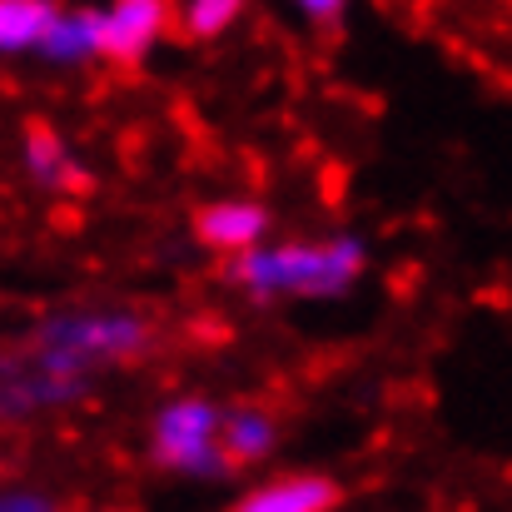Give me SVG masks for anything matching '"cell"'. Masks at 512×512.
<instances>
[{
  "instance_id": "9c48e42d",
  "label": "cell",
  "mask_w": 512,
  "mask_h": 512,
  "mask_svg": "<svg viewBox=\"0 0 512 512\" xmlns=\"http://www.w3.org/2000/svg\"><path fill=\"white\" fill-rule=\"evenodd\" d=\"M60 25L55 5H40V0H0V45L5 50H20L30 40L45 45V35Z\"/></svg>"
},
{
  "instance_id": "6da1fadb",
  "label": "cell",
  "mask_w": 512,
  "mask_h": 512,
  "mask_svg": "<svg viewBox=\"0 0 512 512\" xmlns=\"http://www.w3.org/2000/svg\"><path fill=\"white\" fill-rule=\"evenodd\" d=\"M363 269L358 244H289L274 254H244L229 274L249 284L254 294L294 289V294H339L343 284Z\"/></svg>"
},
{
  "instance_id": "7a4b0ae2",
  "label": "cell",
  "mask_w": 512,
  "mask_h": 512,
  "mask_svg": "<svg viewBox=\"0 0 512 512\" xmlns=\"http://www.w3.org/2000/svg\"><path fill=\"white\" fill-rule=\"evenodd\" d=\"M50 358L65 368L75 358H140L150 348V329L135 319H80L50 329Z\"/></svg>"
},
{
  "instance_id": "8992f818",
  "label": "cell",
  "mask_w": 512,
  "mask_h": 512,
  "mask_svg": "<svg viewBox=\"0 0 512 512\" xmlns=\"http://www.w3.org/2000/svg\"><path fill=\"white\" fill-rule=\"evenodd\" d=\"M269 229V214L259 204H204L194 209V234L209 249H249Z\"/></svg>"
},
{
  "instance_id": "3957f363",
  "label": "cell",
  "mask_w": 512,
  "mask_h": 512,
  "mask_svg": "<svg viewBox=\"0 0 512 512\" xmlns=\"http://www.w3.org/2000/svg\"><path fill=\"white\" fill-rule=\"evenodd\" d=\"M170 20V5H155V0H120L110 15H100L95 25V55H105L110 65L120 70H135L140 55L150 50V40L165 30Z\"/></svg>"
},
{
  "instance_id": "5b68a950",
  "label": "cell",
  "mask_w": 512,
  "mask_h": 512,
  "mask_svg": "<svg viewBox=\"0 0 512 512\" xmlns=\"http://www.w3.org/2000/svg\"><path fill=\"white\" fill-rule=\"evenodd\" d=\"M343 503V488L329 478H279L269 488H254L244 503H234V512H334Z\"/></svg>"
},
{
  "instance_id": "52a82bcc",
  "label": "cell",
  "mask_w": 512,
  "mask_h": 512,
  "mask_svg": "<svg viewBox=\"0 0 512 512\" xmlns=\"http://www.w3.org/2000/svg\"><path fill=\"white\" fill-rule=\"evenodd\" d=\"M25 160H30V170L40 174L45 184H55V189H65V194H90V189H95V179H90V174L65 160L60 135H55L40 115H30V120H25Z\"/></svg>"
},
{
  "instance_id": "8fae6325",
  "label": "cell",
  "mask_w": 512,
  "mask_h": 512,
  "mask_svg": "<svg viewBox=\"0 0 512 512\" xmlns=\"http://www.w3.org/2000/svg\"><path fill=\"white\" fill-rule=\"evenodd\" d=\"M95 25H100V15H70V20H60V25L45 35V55H55V60H80V55H90V50H95Z\"/></svg>"
},
{
  "instance_id": "7c38bea8",
  "label": "cell",
  "mask_w": 512,
  "mask_h": 512,
  "mask_svg": "<svg viewBox=\"0 0 512 512\" xmlns=\"http://www.w3.org/2000/svg\"><path fill=\"white\" fill-rule=\"evenodd\" d=\"M0 512H60V508H50L40 498H10V503H0Z\"/></svg>"
},
{
  "instance_id": "277c9868",
  "label": "cell",
  "mask_w": 512,
  "mask_h": 512,
  "mask_svg": "<svg viewBox=\"0 0 512 512\" xmlns=\"http://www.w3.org/2000/svg\"><path fill=\"white\" fill-rule=\"evenodd\" d=\"M214 433H219V418L209 403L189 398V403H174L160 413V433H155V458L165 468H199V463H219V448H214Z\"/></svg>"
},
{
  "instance_id": "ba28073f",
  "label": "cell",
  "mask_w": 512,
  "mask_h": 512,
  "mask_svg": "<svg viewBox=\"0 0 512 512\" xmlns=\"http://www.w3.org/2000/svg\"><path fill=\"white\" fill-rule=\"evenodd\" d=\"M274 448V423L269 413H234L219 423V468H249Z\"/></svg>"
},
{
  "instance_id": "30bf717a",
  "label": "cell",
  "mask_w": 512,
  "mask_h": 512,
  "mask_svg": "<svg viewBox=\"0 0 512 512\" xmlns=\"http://www.w3.org/2000/svg\"><path fill=\"white\" fill-rule=\"evenodd\" d=\"M170 15L174 20H184V25L174 30V40H204V35L224 30V25L239 15V5H234V0H194V5L170 10Z\"/></svg>"
}]
</instances>
